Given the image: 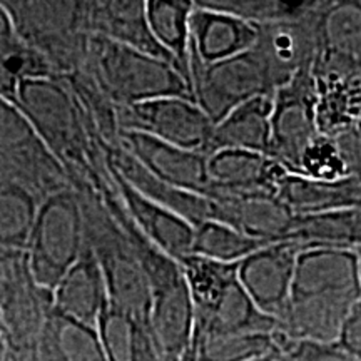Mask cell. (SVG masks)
Listing matches in <instances>:
<instances>
[{"mask_svg":"<svg viewBox=\"0 0 361 361\" xmlns=\"http://www.w3.org/2000/svg\"><path fill=\"white\" fill-rule=\"evenodd\" d=\"M117 142L171 186L201 196H207L213 186L207 173V156L202 152L188 151L135 130L121 133Z\"/></svg>","mask_w":361,"mask_h":361,"instance_id":"obj_10","label":"cell"},{"mask_svg":"<svg viewBox=\"0 0 361 361\" xmlns=\"http://www.w3.org/2000/svg\"><path fill=\"white\" fill-rule=\"evenodd\" d=\"M107 305L106 279L96 252L87 245L72 268L52 293V310L59 314L97 329L99 318Z\"/></svg>","mask_w":361,"mask_h":361,"instance_id":"obj_17","label":"cell"},{"mask_svg":"<svg viewBox=\"0 0 361 361\" xmlns=\"http://www.w3.org/2000/svg\"><path fill=\"white\" fill-rule=\"evenodd\" d=\"M213 219L247 236L278 243L291 239L296 214L273 192L211 194Z\"/></svg>","mask_w":361,"mask_h":361,"instance_id":"obj_11","label":"cell"},{"mask_svg":"<svg viewBox=\"0 0 361 361\" xmlns=\"http://www.w3.org/2000/svg\"><path fill=\"white\" fill-rule=\"evenodd\" d=\"M107 361H162L151 324L107 301L97 323Z\"/></svg>","mask_w":361,"mask_h":361,"instance_id":"obj_19","label":"cell"},{"mask_svg":"<svg viewBox=\"0 0 361 361\" xmlns=\"http://www.w3.org/2000/svg\"><path fill=\"white\" fill-rule=\"evenodd\" d=\"M211 194L273 192L288 171L273 157L258 152L224 149L207 157ZM206 196V197H207Z\"/></svg>","mask_w":361,"mask_h":361,"instance_id":"obj_16","label":"cell"},{"mask_svg":"<svg viewBox=\"0 0 361 361\" xmlns=\"http://www.w3.org/2000/svg\"><path fill=\"white\" fill-rule=\"evenodd\" d=\"M107 169H109L111 179L126 211H128L133 223L137 226L139 231L174 261L191 255L196 228L183 216L176 214L174 211L159 206L157 202L139 194L109 166H107Z\"/></svg>","mask_w":361,"mask_h":361,"instance_id":"obj_13","label":"cell"},{"mask_svg":"<svg viewBox=\"0 0 361 361\" xmlns=\"http://www.w3.org/2000/svg\"><path fill=\"white\" fill-rule=\"evenodd\" d=\"M202 6L228 12L255 25L274 24V22L303 19L316 8L319 2H266V0H224V2H201Z\"/></svg>","mask_w":361,"mask_h":361,"instance_id":"obj_23","label":"cell"},{"mask_svg":"<svg viewBox=\"0 0 361 361\" xmlns=\"http://www.w3.org/2000/svg\"><path fill=\"white\" fill-rule=\"evenodd\" d=\"M194 2H146L151 32L166 52L173 57L176 69L189 84V52H191V13ZM191 87V84H189ZM192 92V90H191Z\"/></svg>","mask_w":361,"mask_h":361,"instance_id":"obj_21","label":"cell"},{"mask_svg":"<svg viewBox=\"0 0 361 361\" xmlns=\"http://www.w3.org/2000/svg\"><path fill=\"white\" fill-rule=\"evenodd\" d=\"M20 13L27 45L47 59L56 78L82 69L89 56V2L13 4Z\"/></svg>","mask_w":361,"mask_h":361,"instance_id":"obj_6","label":"cell"},{"mask_svg":"<svg viewBox=\"0 0 361 361\" xmlns=\"http://www.w3.org/2000/svg\"><path fill=\"white\" fill-rule=\"evenodd\" d=\"M42 361H107L96 328L51 310L40 336Z\"/></svg>","mask_w":361,"mask_h":361,"instance_id":"obj_20","label":"cell"},{"mask_svg":"<svg viewBox=\"0 0 361 361\" xmlns=\"http://www.w3.org/2000/svg\"><path fill=\"white\" fill-rule=\"evenodd\" d=\"M318 89L313 69L296 74L274 94L271 116V154L290 174H300L301 157L319 134Z\"/></svg>","mask_w":361,"mask_h":361,"instance_id":"obj_7","label":"cell"},{"mask_svg":"<svg viewBox=\"0 0 361 361\" xmlns=\"http://www.w3.org/2000/svg\"><path fill=\"white\" fill-rule=\"evenodd\" d=\"M251 361H281V360H279V355H278V350H276L274 353H271L268 356H263V358H258V360H251Z\"/></svg>","mask_w":361,"mask_h":361,"instance_id":"obj_26","label":"cell"},{"mask_svg":"<svg viewBox=\"0 0 361 361\" xmlns=\"http://www.w3.org/2000/svg\"><path fill=\"white\" fill-rule=\"evenodd\" d=\"M87 32L89 35H97V37L135 49L147 56L162 59L174 66L173 57L161 47L152 35L147 22L146 2H141V0L89 2Z\"/></svg>","mask_w":361,"mask_h":361,"instance_id":"obj_15","label":"cell"},{"mask_svg":"<svg viewBox=\"0 0 361 361\" xmlns=\"http://www.w3.org/2000/svg\"><path fill=\"white\" fill-rule=\"evenodd\" d=\"M278 355L281 361H358L338 343L291 340L278 331Z\"/></svg>","mask_w":361,"mask_h":361,"instance_id":"obj_24","label":"cell"},{"mask_svg":"<svg viewBox=\"0 0 361 361\" xmlns=\"http://www.w3.org/2000/svg\"><path fill=\"white\" fill-rule=\"evenodd\" d=\"M117 123L121 133H144L206 156L216 126L196 102L186 97H162L117 107Z\"/></svg>","mask_w":361,"mask_h":361,"instance_id":"obj_8","label":"cell"},{"mask_svg":"<svg viewBox=\"0 0 361 361\" xmlns=\"http://www.w3.org/2000/svg\"><path fill=\"white\" fill-rule=\"evenodd\" d=\"M29 241L34 283L52 295L85 247L82 211L74 189L40 202Z\"/></svg>","mask_w":361,"mask_h":361,"instance_id":"obj_4","label":"cell"},{"mask_svg":"<svg viewBox=\"0 0 361 361\" xmlns=\"http://www.w3.org/2000/svg\"><path fill=\"white\" fill-rule=\"evenodd\" d=\"M258 27L231 13L194 2L191 13V52L204 66L241 56L255 47Z\"/></svg>","mask_w":361,"mask_h":361,"instance_id":"obj_14","label":"cell"},{"mask_svg":"<svg viewBox=\"0 0 361 361\" xmlns=\"http://www.w3.org/2000/svg\"><path fill=\"white\" fill-rule=\"evenodd\" d=\"M102 151L106 164L144 197L183 216L194 228L213 219V204L209 197L183 191L161 180L119 142L104 146Z\"/></svg>","mask_w":361,"mask_h":361,"instance_id":"obj_12","label":"cell"},{"mask_svg":"<svg viewBox=\"0 0 361 361\" xmlns=\"http://www.w3.org/2000/svg\"><path fill=\"white\" fill-rule=\"evenodd\" d=\"M20 101L35 133L66 169L71 188L92 186L99 191L107 174L104 151L90 135L66 80H22Z\"/></svg>","mask_w":361,"mask_h":361,"instance_id":"obj_2","label":"cell"},{"mask_svg":"<svg viewBox=\"0 0 361 361\" xmlns=\"http://www.w3.org/2000/svg\"><path fill=\"white\" fill-rule=\"evenodd\" d=\"M189 84L194 102L214 124L223 121L239 104L255 97L274 96L276 78L255 47L229 61L204 66L189 52Z\"/></svg>","mask_w":361,"mask_h":361,"instance_id":"obj_5","label":"cell"},{"mask_svg":"<svg viewBox=\"0 0 361 361\" xmlns=\"http://www.w3.org/2000/svg\"><path fill=\"white\" fill-rule=\"evenodd\" d=\"M355 251H356V255H358V261H360V278H361V246L355 247Z\"/></svg>","mask_w":361,"mask_h":361,"instance_id":"obj_27","label":"cell"},{"mask_svg":"<svg viewBox=\"0 0 361 361\" xmlns=\"http://www.w3.org/2000/svg\"><path fill=\"white\" fill-rule=\"evenodd\" d=\"M360 301V261L353 247L305 246L279 331L291 340L336 343Z\"/></svg>","mask_w":361,"mask_h":361,"instance_id":"obj_1","label":"cell"},{"mask_svg":"<svg viewBox=\"0 0 361 361\" xmlns=\"http://www.w3.org/2000/svg\"><path fill=\"white\" fill-rule=\"evenodd\" d=\"M336 343L343 350L348 351L355 360L361 361V301L351 310Z\"/></svg>","mask_w":361,"mask_h":361,"instance_id":"obj_25","label":"cell"},{"mask_svg":"<svg viewBox=\"0 0 361 361\" xmlns=\"http://www.w3.org/2000/svg\"><path fill=\"white\" fill-rule=\"evenodd\" d=\"M85 69L117 107L162 97L194 101L191 87L171 62L90 35Z\"/></svg>","mask_w":361,"mask_h":361,"instance_id":"obj_3","label":"cell"},{"mask_svg":"<svg viewBox=\"0 0 361 361\" xmlns=\"http://www.w3.org/2000/svg\"><path fill=\"white\" fill-rule=\"evenodd\" d=\"M274 96L255 97L239 104L214 126L207 157L224 149L271 154V116Z\"/></svg>","mask_w":361,"mask_h":361,"instance_id":"obj_18","label":"cell"},{"mask_svg":"<svg viewBox=\"0 0 361 361\" xmlns=\"http://www.w3.org/2000/svg\"><path fill=\"white\" fill-rule=\"evenodd\" d=\"M269 245H273V241L247 236L234 229L233 226L219 223V221H206L196 226L191 255L221 261V263H241L252 252Z\"/></svg>","mask_w":361,"mask_h":361,"instance_id":"obj_22","label":"cell"},{"mask_svg":"<svg viewBox=\"0 0 361 361\" xmlns=\"http://www.w3.org/2000/svg\"><path fill=\"white\" fill-rule=\"evenodd\" d=\"M303 243L284 239L252 252L239 263L238 278L259 311L279 323L286 314L296 261Z\"/></svg>","mask_w":361,"mask_h":361,"instance_id":"obj_9","label":"cell"}]
</instances>
